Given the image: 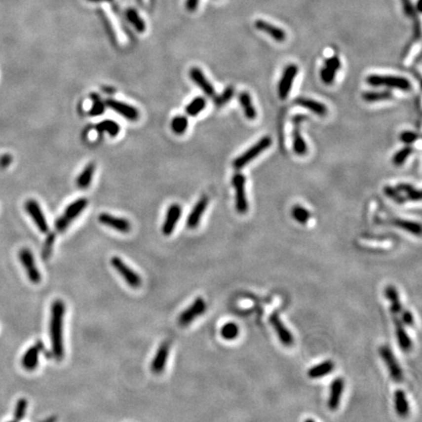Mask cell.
<instances>
[{"instance_id": "1", "label": "cell", "mask_w": 422, "mask_h": 422, "mask_svg": "<svg viewBox=\"0 0 422 422\" xmlns=\"http://www.w3.org/2000/svg\"><path fill=\"white\" fill-rule=\"evenodd\" d=\"M66 305L61 299L55 300L51 305L49 333L51 341V353L55 360L62 361L65 357L64 345V320Z\"/></svg>"}, {"instance_id": "2", "label": "cell", "mask_w": 422, "mask_h": 422, "mask_svg": "<svg viewBox=\"0 0 422 422\" xmlns=\"http://www.w3.org/2000/svg\"><path fill=\"white\" fill-rule=\"evenodd\" d=\"M87 205H88V199L84 197L77 198L72 203H70L66 207L64 215L60 216L56 220L55 222L56 231L59 233L65 232L69 228L70 224L82 213V211L87 207Z\"/></svg>"}, {"instance_id": "3", "label": "cell", "mask_w": 422, "mask_h": 422, "mask_svg": "<svg viewBox=\"0 0 422 422\" xmlns=\"http://www.w3.org/2000/svg\"><path fill=\"white\" fill-rule=\"evenodd\" d=\"M367 82L370 85L375 87L386 86L390 88L399 89L402 91H410L413 87L409 79L403 77H395V76L371 75L367 77Z\"/></svg>"}, {"instance_id": "4", "label": "cell", "mask_w": 422, "mask_h": 422, "mask_svg": "<svg viewBox=\"0 0 422 422\" xmlns=\"http://www.w3.org/2000/svg\"><path fill=\"white\" fill-rule=\"evenodd\" d=\"M272 145V139L269 136H265L253 145L250 149L245 151L242 154L237 156L233 161V166L235 169L239 170L246 166L250 161L256 158L261 153L267 150Z\"/></svg>"}, {"instance_id": "5", "label": "cell", "mask_w": 422, "mask_h": 422, "mask_svg": "<svg viewBox=\"0 0 422 422\" xmlns=\"http://www.w3.org/2000/svg\"><path fill=\"white\" fill-rule=\"evenodd\" d=\"M111 264L130 287L138 288L142 285V278L139 276V274L133 269H131L120 257H112Z\"/></svg>"}, {"instance_id": "6", "label": "cell", "mask_w": 422, "mask_h": 422, "mask_svg": "<svg viewBox=\"0 0 422 422\" xmlns=\"http://www.w3.org/2000/svg\"><path fill=\"white\" fill-rule=\"evenodd\" d=\"M19 259H20L24 269L26 270L27 276H28L30 281L32 283H35V284L40 283V281L42 280L41 273L37 266L33 251L28 247L22 248L19 252Z\"/></svg>"}, {"instance_id": "7", "label": "cell", "mask_w": 422, "mask_h": 422, "mask_svg": "<svg viewBox=\"0 0 422 422\" xmlns=\"http://www.w3.org/2000/svg\"><path fill=\"white\" fill-rule=\"evenodd\" d=\"M206 311V303L202 297H197L178 317V324L181 327L191 325L196 318Z\"/></svg>"}, {"instance_id": "8", "label": "cell", "mask_w": 422, "mask_h": 422, "mask_svg": "<svg viewBox=\"0 0 422 422\" xmlns=\"http://www.w3.org/2000/svg\"><path fill=\"white\" fill-rule=\"evenodd\" d=\"M25 209L34 221V223L37 225L39 232H41L42 234H47L49 232V225L38 201L33 198L28 199L25 202Z\"/></svg>"}, {"instance_id": "9", "label": "cell", "mask_w": 422, "mask_h": 422, "mask_svg": "<svg viewBox=\"0 0 422 422\" xmlns=\"http://www.w3.org/2000/svg\"><path fill=\"white\" fill-rule=\"evenodd\" d=\"M105 103L107 107H109L114 112H115L116 114H118L129 121H137L140 117V113L138 109L125 102L115 99H108Z\"/></svg>"}, {"instance_id": "10", "label": "cell", "mask_w": 422, "mask_h": 422, "mask_svg": "<svg viewBox=\"0 0 422 422\" xmlns=\"http://www.w3.org/2000/svg\"><path fill=\"white\" fill-rule=\"evenodd\" d=\"M232 184L235 190V208L238 213L244 214L248 210L244 175L241 173H235L232 180Z\"/></svg>"}, {"instance_id": "11", "label": "cell", "mask_w": 422, "mask_h": 422, "mask_svg": "<svg viewBox=\"0 0 422 422\" xmlns=\"http://www.w3.org/2000/svg\"><path fill=\"white\" fill-rule=\"evenodd\" d=\"M98 221L101 224L122 234H127L131 231V223L126 218L117 217L104 212L98 216Z\"/></svg>"}, {"instance_id": "12", "label": "cell", "mask_w": 422, "mask_h": 422, "mask_svg": "<svg viewBox=\"0 0 422 422\" xmlns=\"http://www.w3.org/2000/svg\"><path fill=\"white\" fill-rule=\"evenodd\" d=\"M182 216V207L178 203H172L167 211L162 223L161 232L164 235H170L174 232L177 223Z\"/></svg>"}, {"instance_id": "13", "label": "cell", "mask_w": 422, "mask_h": 422, "mask_svg": "<svg viewBox=\"0 0 422 422\" xmlns=\"http://www.w3.org/2000/svg\"><path fill=\"white\" fill-rule=\"evenodd\" d=\"M379 353L381 358L383 359V361L385 362L387 369L390 373L391 377L397 381L400 382L403 380V371L400 367V365L398 364L393 352L391 351V349L388 346H382L379 349Z\"/></svg>"}, {"instance_id": "14", "label": "cell", "mask_w": 422, "mask_h": 422, "mask_svg": "<svg viewBox=\"0 0 422 422\" xmlns=\"http://www.w3.org/2000/svg\"><path fill=\"white\" fill-rule=\"evenodd\" d=\"M43 350V343L38 341L34 346L30 347L22 357V367L28 372H34L39 364V355Z\"/></svg>"}, {"instance_id": "15", "label": "cell", "mask_w": 422, "mask_h": 422, "mask_svg": "<svg viewBox=\"0 0 422 422\" xmlns=\"http://www.w3.org/2000/svg\"><path fill=\"white\" fill-rule=\"evenodd\" d=\"M297 73H298V67L294 64L288 65L283 71L281 80L279 82V87H278L279 97L281 100H284L288 97Z\"/></svg>"}, {"instance_id": "16", "label": "cell", "mask_w": 422, "mask_h": 422, "mask_svg": "<svg viewBox=\"0 0 422 422\" xmlns=\"http://www.w3.org/2000/svg\"><path fill=\"white\" fill-rule=\"evenodd\" d=\"M170 346L168 342H163L156 350V353L152 361L151 364V370L154 375L161 374L166 367L168 356H169Z\"/></svg>"}, {"instance_id": "17", "label": "cell", "mask_w": 422, "mask_h": 422, "mask_svg": "<svg viewBox=\"0 0 422 422\" xmlns=\"http://www.w3.org/2000/svg\"><path fill=\"white\" fill-rule=\"evenodd\" d=\"M208 201V197L206 195H202L194 204L186 221V225L189 229H195L198 226L201 217L207 208Z\"/></svg>"}, {"instance_id": "18", "label": "cell", "mask_w": 422, "mask_h": 422, "mask_svg": "<svg viewBox=\"0 0 422 422\" xmlns=\"http://www.w3.org/2000/svg\"><path fill=\"white\" fill-rule=\"evenodd\" d=\"M190 77L192 80V82L194 84H196L203 93L205 94L208 97H214L215 96V89L213 87V85L208 81V79L206 78V77L204 76V74L202 73V71L199 68L193 67L190 70L189 72Z\"/></svg>"}, {"instance_id": "19", "label": "cell", "mask_w": 422, "mask_h": 422, "mask_svg": "<svg viewBox=\"0 0 422 422\" xmlns=\"http://www.w3.org/2000/svg\"><path fill=\"white\" fill-rule=\"evenodd\" d=\"M270 323L273 326V328H275L281 343L285 346H291L294 341L292 333L283 325V323L281 322L277 313H274L271 315Z\"/></svg>"}, {"instance_id": "20", "label": "cell", "mask_w": 422, "mask_h": 422, "mask_svg": "<svg viewBox=\"0 0 422 422\" xmlns=\"http://www.w3.org/2000/svg\"><path fill=\"white\" fill-rule=\"evenodd\" d=\"M344 389V381L342 378H336L332 381L330 386V395L328 398V406L329 410L336 411L339 407L341 396Z\"/></svg>"}, {"instance_id": "21", "label": "cell", "mask_w": 422, "mask_h": 422, "mask_svg": "<svg viewBox=\"0 0 422 422\" xmlns=\"http://www.w3.org/2000/svg\"><path fill=\"white\" fill-rule=\"evenodd\" d=\"M255 28L267 35H269L272 38H274L278 42H283L286 38V35L283 30L266 22L263 20L255 21Z\"/></svg>"}, {"instance_id": "22", "label": "cell", "mask_w": 422, "mask_h": 422, "mask_svg": "<svg viewBox=\"0 0 422 422\" xmlns=\"http://www.w3.org/2000/svg\"><path fill=\"white\" fill-rule=\"evenodd\" d=\"M294 103L296 105H299V106H301L303 108L308 109L312 113H314V114H316L318 115H321V116L326 115L327 113H328V108H327V106L325 104H323L321 102H318L316 100H313V99L299 97V98L295 99Z\"/></svg>"}, {"instance_id": "23", "label": "cell", "mask_w": 422, "mask_h": 422, "mask_svg": "<svg viewBox=\"0 0 422 422\" xmlns=\"http://www.w3.org/2000/svg\"><path fill=\"white\" fill-rule=\"evenodd\" d=\"M394 324H395V328H396V335H397V339L399 342V345L401 347L402 350L404 351H409L412 348V340L409 336V334L407 333L406 329L403 327L402 322L398 319V318H394Z\"/></svg>"}, {"instance_id": "24", "label": "cell", "mask_w": 422, "mask_h": 422, "mask_svg": "<svg viewBox=\"0 0 422 422\" xmlns=\"http://www.w3.org/2000/svg\"><path fill=\"white\" fill-rule=\"evenodd\" d=\"M96 166L93 162L88 163L77 178V186L81 190H86L92 183Z\"/></svg>"}, {"instance_id": "25", "label": "cell", "mask_w": 422, "mask_h": 422, "mask_svg": "<svg viewBox=\"0 0 422 422\" xmlns=\"http://www.w3.org/2000/svg\"><path fill=\"white\" fill-rule=\"evenodd\" d=\"M238 101L240 106L243 109V113L244 115L247 119L253 120L256 118L257 116V113L256 110L252 104V99L250 97V95L247 92H241L238 96Z\"/></svg>"}, {"instance_id": "26", "label": "cell", "mask_w": 422, "mask_h": 422, "mask_svg": "<svg viewBox=\"0 0 422 422\" xmlns=\"http://www.w3.org/2000/svg\"><path fill=\"white\" fill-rule=\"evenodd\" d=\"M96 129L99 133H107L111 137H116L119 134L120 126L112 119H105L97 123Z\"/></svg>"}, {"instance_id": "27", "label": "cell", "mask_w": 422, "mask_h": 422, "mask_svg": "<svg viewBox=\"0 0 422 422\" xmlns=\"http://www.w3.org/2000/svg\"><path fill=\"white\" fill-rule=\"evenodd\" d=\"M395 409L397 414L402 418H405L409 415V412H410L409 402L407 400V396L405 392L401 389L397 390L395 393Z\"/></svg>"}, {"instance_id": "28", "label": "cell", "mask_w": 422, "mask_h": 422, "mask_svg": "<svg viewBox=\"0 0 422 422\" xmlns=\"http://www.w3.org/2000/svg\"><path fill=\"white\" fill-rule=\"evenodd\" d=\"M385 294L387 299L391 303V308H390L391 312L395 315L400 314L403 310V307H402V303L400 301V297L397 289L393 285H388L385 289Z\"/></svg>"}, {"instance_id": "29", "label": "cell", "mask_w": 422, "mask_h": 422, "mask_svg": "<svg viewBox=\"0 0 422 422\" xmlns=\"http://www.w3.org/2000/svg\"><path fill=\"white\" fill-rule=\"evenodd\" d=\"M333 369H334V364L328 360L310 369V371L308 372V375L310 378H313V379L321 378V377H324L325 375L330 374L333 371Z\"/></svg>"}, {"instance_id": "30", "label": "cell", "mask_w": 422, "mask_h": 422, "mask_svg": "<svg viewBox=\"0 0 422 422\" xmlns=\"http://www.w3.org/2000/svg\"><path fill=\"white\" fill-rule=\"evenodd\" d=\"M206 107V100L203 97H195L192 99L185 109V112L189 116H195L199 115Z\"/></svg>"}, {"instance_id": "31", "label": "cell", "mask_w": 422, "mask_h": 422, "mask_svg": "<svg viewBox=\"0 0 422 422\" xmlns=\"http://www.w3.org/2000/svg\"><path fill=\"white\" fill-rule=\"evenodd\" d=\"M171 130L176 135H183L189 127V120L186 115H176L170 122Z\"/></svg>"}, {"instance_id": "32", "label": "cell", "mask_w": 422, "mask_h": 422, "mask_svg": "<svg viewBox=\"0 0 422 422\" xmlns=\"http://www.w3.org/2000/svg\"><path fill=\"white\" fill-rule=\"evenodd\" d=\"M393 224L398 227L401 228L405 231H408L409 233L416 234V235H421L422 234V227L421 224L418 222H414V221H408V220H403V219H395L393 220Z\"/></svg>"}, {"instance_id": "33", "label": "cell", "mask_w": 422, "mask_h": 422, "mask_svg": "<svg viewBox=\"0 0 422 422\" xmlns=\"http://www.w3.org/2000/svg\"><path fill=\"white\" fill-rule=\"evenodd\" d=\"M126 18L129 23L136 29L138 33H144L146 30V24L141 18L138 12L135 9L129 8L126 10Z\"/></svg>"}, {"instance_id": "34", "label": "cell", "mask_w": 422, "mask_h": 422, "mask_svg": "<svg viewBox=\"0 0 422 422\" xmlns=\"http://www.w3.org/2000/svg\"><path fill=\"white\" fill-rule=\"evenodd\" d=\"M396 189L401 192H405L406 193V198L407 199H411V200H421L422 198V192L420 190L413 187L410 184H406V183H401L398 184Z\"/></svg>"}, {"instance_id": "35", "label": "cell", "mask_w": 422, "mask_h": 422, "mask_svg": "<svg viewBox=\"0 0 422 422\" xmlns=\"http://www.w3.org/2000/svg\"><path fill=\"white\" fill-rule=\"evenodd\" d=\"M293 151L298 155H303L307 153V144L300 134L298 128L293 130Z\"/></svg>"}, {"instance_id": "36", "label": "cell", "mask_w": 422, "mask_h": 422, "mask_svg": "<svg viewBox=\"0 0 422 422\" xmlns=\"http://www.w3.org/2000/svg\"><path fill=\"white\" fill-rule=\"evenodd\" d=\"M393 97L392 92L389 90H383V91H368L363 93V99L369 103H374L378 101H384L389 100Z\"/></svg>"}, {"instance_id": "37", "label": "cell", "mask_w": 422, "mask_h": 422, "mask_svg": "<svg viewBox=\"0 0 422 422\" xmlns=\"http://www.w3.org/2000/svg\"><path fill=\"white\" fill-rule=\"evenodd\" d=\"M28 407H29V403H28V400L26 398L19 399L18 402L16 403V407H15L14 415H13V420L16 422L23 421L26 417Z\"/></svg>"}, {"instance_id": "38", "label": "cell", "mask_w": 422, "mask_h": 422, "mask_svg": "<svg viewBox=\"0 0 422 422\" xmlns=\"http://www.w3.org/2000/svg\"><path fill=\"white\" fill-rule=\"evenodd\" d=\"M220 333L224 339L234 340L237 337L239 333V329L234 323H227L222 327Z\"/></svg>"}, {"instance_id": "39", "label": "cell", "mask_w": 422, "mask_h": 422, "mask_svg": "<svg viewBox=\"0 0 422 422\" xmlns=\"http://www.w3.org/2000/svg\"><path fill=\"white\" fill-rule=\"evenodd\" d=\"M293 218L300 224H306L310 219V212L301 205H295L292 208Z\"/></svg>"}, {"instance_id": "40", "label": "cell", "mask_w": 422, "mask_h": 422, "mask_svg": "<svg viewBox=\"0 0 422 422\" xmlns=\"http://www.w3.org/2000/svg\"><path fill=\"white\" fill-rule=\"evenodd\" d=\"M234 89L233 86H228L223 92L214 96V104L216 107H223L226 105L234 96Z\"/></svg>"}, {"instance_id": "41", "label": "cell", "mask_w": 422, "mask_h": 422, "mask_svg": "<svg viewBox=\"0 0 422 422\" xmlns=\"http://www.w3.org/2000/svg\"><path fill=\"white\" fill-rule=\"evenodd\" d=\"M413 152H414V149L411 146H407L403 148L402 150L397 152L393 156V163L397 166L402 165L408 159V157L413 153Z\"/></svg>"}, {"instance_id": "42", "label": "cell", "mask_w": 422, "mask_h": 422, "mask_svg": "<svg viewBox=\"0 0 422 422\" xmlns=\"http://www.w3.org/2000/svg\"><path fill=\"white\" fill-rule=\"evenodd\" d=\"M46 238L43 244V248H42V258L44 261H47L53 251V247H54V242L56 240V234L55 233H47Z\"/></svg>"}, {"instance_id": "43", "label": "cell", "mask_w": 422, "mask_h": 422, "mask_svg": "<svg viewBox=\"0 0 422 422\" xmlns=\"http://www.w3.org/2000/svg\"><path fill=\"white\" fill-rule=\"evenodd\" d=\"M383 191H384V193L388 197H390L391 199H393L398 204H403L407 200L406 196L402 195L401 192H399L396 188L391 187V186H386V187L384 188Z\"/></svg>"}, {"instance_id": "44", "label": "cell", "mask_w": 422, "mask_h": 422, "mask_svg": "<svg viewBox=\"0 0 422 422\" xmlns=\"http://www.w3.org/2000/svg\"><path fill=\"white\" fill-rule=\"evenodd\" d=\"M93 98V104L92 107L89 111V115L92 116H97V115H101L105 113V109H106V103H104L97 95L92 96Z\"/></svg>"}, {"instance_id": "45", "label": "cell", "mask_w": 422, "mask_h": 422, "mask_svg": "<svg viewBox=\"0 0 422 422\" xmlns=\"http://www.w3.org/2000/svg\"><path fill=\"white\" fill-rule=\"evenodd\" d=\"M335 71H332L330 69H328L327 67H324L321 70V78L322 80L326 83V84H330L333 82L334 77H335Z\"/></svg>"}, {"instance_id": "46", "label": "cell", "mask_w": 422, "mask_h": 422, "mask_svg": "<svg viewBox=\"0 0 422 422\" xmlns=\"http://www.w3.org/2000/svg\"><path fill=\"white\" fill-rule=\"evenodd\" d=\"M419 138H420L419 134L416 132H413V131H404L400 135L401 141L407 145H411V144L417 142Z\"/></svg>"}, {"instance_id": "47", "label": "cell", "mask_w": 422, "mask_h": 422, "mask_svg": "<svg viewBox=\"0 0 422 422\" xmlns=\"http://www.w3.org/2000/svg\"><path fill=\"white\" fill-rule=\"evenodd\" d=\"M325 67H327V68L330 69V70H332V71L337 72V71L340 69V67H341V63H340L339 58H338V57H336V56H333V57L328 58V59L326 60Z\"/></svg>"}, {"instance_id": "48", "label": "cell", "mask_w": 422, "mask_h": 422, "mask_svg": "<svg viewBox=\"0 0 422 422\" xmlns=\"http://www.w3.org/2000/svg\"><path fill=\"white\" fill-rule=\"evenodd\" d=\"M402 3H403V9H404L405 15L408 17H411V18L416 17L417 13H416V10L414 8L412 1L411 0H402Z\"/></svg>"}, {"instance_id": "49", "label": "cell", "mask_w": 422, "mask_h": 422, "mask_svg": "<svg viewBox=\"0 0 422 422\" xmlns=\"http://www.w3.org/2000/svg\"><path fill=\"white\" fill-rule=\"evenodd\" d=\"M402 313V312H401ZM402 323H404L407 326H413L414 325V316L410 311H404L402 313Z\"/></svg>"}, {"instance_id": "50", "label": "cell", "mask_w": 422, "mask_h": 422, "mask_svg": "<svg viewBox=\"0 0 422 422\" xmlns=\"http://www.w3.org/2000/svg\"><path fill=\"white\" fill-rule=\"evenodd\" d=\"M12 160H13V157L9 153H5V154L1 155V157H0V167L1 168L8 167L11 164Z\"/></svg>"}, {"instance_id": "51", "label": "cell", "mask_w": 422, "mask_h": 422, "mask_svg": "<svg viewBox=\"0 0 422 422\" xmlns=\"http://www.w3.org/2000/svg\"><path fill=\"white\" fill-rule=\"evenodd\" d=\"M198 1L199 0H187L186 8H187L188 11H191V12L194 11L198 5Z\"/></svg>"}, {"instance_id": "52", "label": "cell", "mask_w": 422, "mask_h": 422, "mask_svg": "<svg viewBox=\"0 0 422 422\" xmlns=\"http://www.w3.org/2000/svg\"><path fill=\"white\" fill-rule=\"evenodd\" d=\"M305 119H307V116L304 115H295L292 118V120H293V122H294L295 125H298L301 121H304Z\"/></svg>"}, {"instance_id": "53", "label": "cell", "mask_w": 422, "mask_h": 422, "mask_svg": "<svg viewBox=\"0 0 422 422\" xmlns=\"http://www.w3.org/2000/svg\"><path fill=\"white\" fill-rule=\"evenodd\" d=\"M418 11L422 12V0L418 1Z\"/></svg>"}, {"instance_id": "54", "label": "cell", "mask_w": 422, "mask_h": 422, "mask_svg": "<svg viewBox=\"0 0 422 422\" xmlns=\"http://www.w3.org/2000/svg\"><path fill=\"white\" fill-rule=\"evenodd\" d=\"M91 2H112L113 0H88Z\"/></svg>"}]
</instances>
